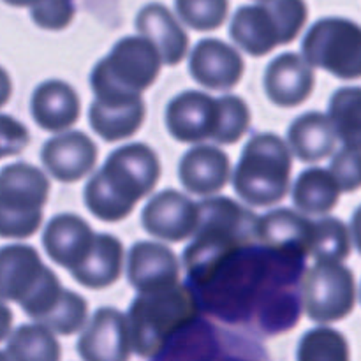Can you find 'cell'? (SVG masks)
I'll list each match as a JSON object with an SVG mask.
<instances>
[{
  "label": "cell",
  "instance_id": "cell-1",
  "mask_svg": "<svg viewBox=\"0 0 361 361\" xmlns=\"http://www.w3.org/2000/svg\"><path fill=\"white\" fill-rule=\"evenodd\" d=\"M161 178L157 154L145 143L120 147L85 185V204L104 222H120L133 214L140 200L155 189Z\"/></svg>",
  "mask_w": 361,
  "mask_h": 361
},
{
  "label": "cell",
  "instance_id": "cell-2",
  "mask_svg": "<svg viewBox=\"0 0 361 361\" xmlns=\"http://www.w3.org/2000/svg\"><path fill=\"white\" fill-rule=\"evenodd\" d=\"M200 224L194 242L183 252L187 275L196 288L245 247L259 242V217L229 197H212L200 203Z\"/></svg>",
  "mask_w": 361,
  "mask_h": 361
},
{
  "label": "cell",
  "instance_id": "cell-3",
  "mask_svg": "<svg viewBox=\"0 0 361 361\" xmlns=\"http://www.w3.org/2000/svg\"><path fill=\"white\" fill-rule=\"evenodd\" d=\"M200 300L189 286L176 284L155 293H140L129 310L133 351L154 358L176 334L200 317Z\"/></svg>",
  "mask_w": 361,
  "mask_h": 361
},
{
  "label": "cell",
  "instance_id": "cell-4",
  "mask_svg": "<svg viewBox=\"0 0 361 361\" xmlns=\"http://www.w3.org/2000/svg\"><path fill=\"white\" fill-rule=\"evenodd\" d=\"M291 152L274 133L256 134L243 147L233 185L236 194L252 207L281 203L291 182Z\"/></svg>",
  "mask_w": 361,
  "mask_h": 361
},
{
  "label": "cell",
  "instance_id": "cell-5",
  "mask_svg": "<svg viewBox=\"0 0 361 361\" xmlns=\"http://www.w3.org/2000/svg\"><path fill=\"white\" fill-rule=\"evenodd\" d=\"M162 63L161 53L150 39L127 35L94 67L92 90L97 99L141 95L155 83Z\"/></svg>",
  "mask_w": 361,
  "mask_h": 361
},
{
  "label": "cell",
  "instance_id": "cell-6",
  "mask_svg": "<svg viewBox=\"0 0 361 361\" xmlns=\"http://www.w3.org/2000/svg\"><path fill=\"white\" fill-rule=\"evenodd\" d=\"M49 182L44 173L27 162L9 164L0 173V233L4 238L23 240L42 222Z\"/></svg>",
  "mask_w": 361,
  "mask_h": 361
},
{
  "label": "cell",
  "instance_id": "cell-7",
  "mask_svg": "<svg viewBox=\"0 0 361 361\" xmlns=\"http://www.w3.org/2000/svg\"><path fill=\"white\" fill-rule=\"evenodd\" d=\"M152 361H270L259 344L219 330L197 317Z\"/></svg>",
  "mask_w": 361,
  "mask_h": 361
},
{
  "label": "cell",
  "instance_id": "cell-8",
  "mask_svg": "<svg viewBox=\"0 0 361 361\" xmlns=\"http://www.w3.org/2000/svg\"><path fill=\"white\" fill-rule=\"evenodd\" d=\"M302 51L312 67L341 80L361 78V27L345 18H323L305 34Z\"/></svg>",
  "mask_w": 361,
  "mask_h": 361
},
{
  "label": "cell",
  "instance_id": "cell-9",
  "mask_svg": "<svg viewBox=\"0 0 361 361\" xmlns=\"http://www.w3.org/2000/svg\"><path fill=\"white\" fill-rule=\"evenodd\" d=\"M307 316L316 323H335L353 312L356 303L355 275L341 261H316L302 284Z\"/></svg>",
  "mask_w": 361,
  "mask_h": 361
},
{
  "label": "cell",
  "instance_id": "cell-10",
  "mask_svg": "<svg viewBox=\"0 0 361 361\" xmlns=\"http://www.w3.org/2000/svg\"><path fill=\"white\" fill-rule=\"evenodd\" d=\"M221 97L187 90L171 99L166 109V127L176 141L201 143L217 137L221 129Z\"/></svg>",
  "mask_w": 361,
  "mask_h": 361
},
{
  "label": "cell",
  "instance_id": "cell-11",
  "mask_svg": "<svg viewBox=\"0 0 361 361\" xmlns=\"http://www.w3.org/2000/svg\"><path fill=\"white\" fill-rule=\"evenodd\" d=\"M200 203L175 189L155 194L141 212L145 231L164 242H183L196 233L200 224Z\"/></svg>",
  "mask_w": 361,
  "mask_h": 361
},
{
  "label": "cell",
  "instance_id": "cell-12",
  "mask_svg": "<svg viewBox=\"0 0 361 361\" xmlns=\"http://www.w3.org/2000/svg\"><path fill=\"white\" fill-rule=\"evenodd\" d=\"M133 351L129 317L118 309L102 307L95 310L85 326L78 353L83 361H129Z\"/></svg>",
  "mask_w": 361,
  "mask_h": 361
},
{
  "label": "cell",
  "instance_id": "cell-13",
  "mask_svg": "<svg viewBox=\"0 0 361 361\" xmlns=\"http://www.w3.org/2000/svg\"><path fill=\"white\" fill-rule=\"evenodd\" d=\"M190 76L210 90H229L242 81L245 62L233 46L221 39H201L189 59Z\"/></svg>",
  "mask_w": 361,
  "mask_h": 361
},
{
  "label": "cell",
  "instance_id": "cell-14",
  "mask_svg": "<svg viewBox=\"0 0 361 361\" xmlns=\"http://www.w3.org/2000/svg\"><path fill=\"white\" fill-rule=\"evenodd\" d=\"M316 221L291 208H277L259 217L257 238L264 247L303 259L312 254Z\"/></svg>",
  "mask_w": 361,
  "mask_h": 361
},
{
  "label": "cell",
  "instance_id": "cell-15",
  "mask_svg": "<svg viewBox=\"0 0 361 361\" xmlns=\"http://www.w3.org/2000/svg\"><path fill=\"white\" fill-rule=\"evenodd\" d=\"M180 263L169 247L137 242L127 256V279L140 293H155L178 284Z\"/></svg>",
  "mask_w": 361,
  "mask_h": 361
},
{
  "label": "cell",
  "instance_id": "cell-16",
  "mask_svg": "<svg viewBox=\"0 0 361 361\" xmlns=\"http://www.w3.org/2000/svg\"><path fill=\"white\" fill-rule=\"evenodd\" d=\"M41 161L53 178L63 183H74L94 169L97 162V147L85 133L71 130L42 145Z\"/></svg>",
  "mask_w": 361,
  "mask_h": 361
},
{
  "label": "cell",
  "instance_id": "cell-17",
  "mask_svg": "<svg viewBox=\"0 0 361 361\" xmlns=\"http://www.w3.org/2000/svg\"><path fill=\"white\" fill-rule=\"evenodd\" d=\"M314 87V67L293 51L279 55L264 71V92L274 104L282 108H295L305 102Z\"/></svg>",
  "mask_w": 361,
  "mask_h": 361
},
{
  "label": "cell",
  "instance_id": "cell-18",
  "mask_svg": "<svg viewBox=\"0 0 361 361\" xmlns=\"http://www.w3.org/2000/svg\"><path fill=\"white\" fill-rule=\"evenodd\" d=\"M95 235L87 221L74 214H60L46 224L42 245L59 267L73 270L85 261L94 245Z\"/></svg>",
  "mask_w": 361,
  "mask_h": 361
},
{
  "label": "cell",
  "instance_id": "cell-19",
  "mask_svg": "<svg viewBox=\"0 0 361 361\" xmlns=\"http://www.w3.org/2000/svg\"><path fill=\"white\" fill-rule=\"evenodd\" d=\"M178 175L180 182L189 192L212 196L228 185L231 178V162L221 148L197 145L182 157Z\"/></svg>",
  "mask_w": 361,
  "mask_h": 361
},
{
  "label": "cell",
  "instance_id": "cell-20",
  "mask_svg": "<svg viewBox=\"0 0 361 361\" xmlns=\"http://www.w3.org/2000/svg\"><path fill=\"white\" fill-rule=\"evenodd\" d=\"M147 118V104L141 95L97 99L88 109L90 126L108 143L134 136Z\"/></svg>",
  "mask_w": 361,
  "mask_h": 361
},
{
  "label": "cell",
  "instance_id": "cell-21",
  "mask_svg": "<svg viewBox=\"0 0 361 361\" xmlns=\"http://www.w3.org/2000/svg\"><path fill=\"white\" fill-rule=\"evenodd\" d=\"M81 102L76 90L62 80L42 81L30 99L34 122L49 133L69 129L80 118Z\"/></svg>",
  "mask_w": 361,
  "mask_h": 361
},
{
  "label": "cell",
  "instance_id": "cell-22",
  "mask_svg": "<svg viewBox=\"0 0 361 361\" xmlns=\"http://www.w3.org/2000/svg\"><path fill=\"white\" fill-rule=\"evenodd\" d=\"M229 34L250 56H264L282 44L281 30L268 2L240 7L231 20Z\"/></svg>",
  "mask_w": 361,
  "mask_h": 361
},
{
  "label": "cell",
  "instance_id": "cell-23",
  "mask_svg": "<svg viewBox=\"0 0 361 361\" xmlns=\"http://www.w3.org/2000/svg\"><path fill=\"white\" fill-rule=\"evenodd\" d=\"M136 28L157 46L166 66H178L189 51V35L162 4H148L137 13Z\"/></svg>",
  "mask_w": 361,
  "mask_h": 361
},
{
  "label": "cell",
  "instance_id": "cell-24",
  "mask_svg": "<svg viewBox=\"0 0 361 361\" xmlns=\"http://www.w3.org/2000/svg\"><path fill=\"white\" fill-rule=\"evenodd\" d=\"M4 300L21 303L37 289L49 268L30 245H7L0 254Z\"/></svg>",
  "mask_w": 361,
  "mask_h": 361
},
{
  "label": "cell",
  "instance_id": "cell-25",
  "mask_svg": "<svg viewBox=\"0 0 361 361\" xmlns=\"http://www.w3.org/2000/svg\"><path fill=\"white\" fill-rule=\"evenodd\" d=\"M122 242L116 236L101 233L95 235L94 245L83 263L69 271L78 284L90 289H104L118 281L122 275Z\"/></svg>",
  "mask_w": 361,
  "mask_h": 361
},
{
  "label": "cell",
  "instance_id": "cell-26",
  "mask_svg": "<svg viewBox=\"0 0 361 361\" xmlns=\"http://www.w3.org/2000/svg\"><path fill=\"white\" fill-rule=\"evenodd\" d=\"M293 154L303 162H317L330 157L337 145V130L330 116L309 111L298 116L288 130Z\"/></svg>",
  "mask_w": 361,
  "mask_h": 361
},
{
  "label": "cell",
  "instance_id": "cell-27",
  "mask_svg": "<svg viewBox=\"0 0 361 361\" xmlns=\"http://www.w3.org/2000/svg\"><path fill=\"white\" fill-rule=\"evenodd\" d=\"M341 185L334 173L323 168L305 169L293 185V203L309 215H324L335 208L341 197Z\"/></svg>",
  "mask_w": 361,
  "mask_h": 361
},
{
  "label": "cell",
  "instance_id": "cell-28",
  "mask_svg": "<svg viewBox=\"0 0 361 361\" xmlns=\"http://www.w3.org/2000/svg\"><path fill=\"white\" fill-rule=\"evenodd\" d=\"M9 361H60L59 341L46 324H21L11 334L4 351Z\"/></svg>",
  "mask_w": 361,
  "mask_h": 361
},
{
  "label": "cell",
  "instance_id": "cell-29",
  "mask_svg": "<svg viewBox=\"0 0 361 361\" xmlns=\"http://www.w3.org/2000/svg\"><path fill=\"white\" fill-rule=\"evenodd\" d=\"M330 118L342 143L361 147V87L338 88L331 95Z\"/></svg>",
  "mask_w": 361,
  "mask_h": 361
},
{
  "label": "cell",
  "instance_id": "cell-30",
  "mask_svg": "<svg viewBox=\"0 0 361 361\" xmlns=\"http://www.w3.org/2000/svg\"><path fill=\"white\" fill-rule=\"evenodd\" d=\"M296 361H351L349 344L334 328H314L300 341Z\"/></svg>",
  "mask_w": 361,
  "mask_h": 361
},
{
  "label": "cell",
  "instance_id": "cell-31",
  "mask_svg": "<svg viewBox=\"0 0 361 361\" xmlns=\"http://www.w3.org/2000/svg\"><path fill=\"white\" fill-rule=\"evenodd\" d=\"M351 254V235L341 219L324 217L316 221L312 254L316 261H344Z\"/></svg>",
  "mask_w": 361,
  "mask_h": 361
},
{
  "label": "cell",
  "instance_id": "cell-32",
  "mask_svg": "<svg viewBox=\"0 0 361 361\" xmlns=\"http://www.w3.org/2000/svg\"><path fill=\"white\" fill-rule=\"evenodd\" d=\"M87 316L88 303L85 302V298H81L78 293L63 289L59 303L41 321V324H46L59 335H73L78 334L85 326Z\"/></svg>",
  "mask_w": 361,
  "mask_h": 361
},
{
  "label": "cell",
  "instance_id": "cell-33",
  "mask_svg": "<svg viewBox=\"0 0 361 361\" xmlns=\"http://www.w3.org/2000/svg\"><path fill=\"white\" fill-rule=\"evenodd\" d=\"M180 20L200 32L215 30L226 21L229 0H175Z\"/></svg>",
  "mask_w": 361,
  "mask_h": 361
},
{
  "label": "cell",
  "instance_id": "cell-34",
  "mask_svg": "<svg viewBox=\"0 0 361 361\" xmlns=\"http://www.w3.org/2000/svg\"><path fill=\"white\" fill-rule=\"evenodd\" d=\"M221 129L215 141L221 145H233L247 133L250 126V109L242 97L222 95Z\"/></svg>",
  "mask_w": 361,
  "mask_h": 361
},
{
  "label": "cell",
  "instance_id": "cell-35",
  "mask_svg": "<svg viewBox=\"0 0 361 361\" xmlns=\"http://www.w3.org/2000/svg\"><path fill=\"white\" fill-rule=\"evenodd\" d=\"M268 4L281 30V42L289 44L298 37L309 16L305 0H268Z\"/></svg>",
  "mask_w": 361,
  "mask_h": 361
},
{
  "label": "cell",
  "instance_id": "cell-36",
  "mask_svg": "<svg viewBox=\"0 0 361 361\" xmlns=\"http://www.w3.org/2000/svg\"><path fill=\"white\" fill-rule=\"evenodd\" d=\"M330 171L334 173L344 192H353V190L360 189L361 147H358V145H344L331 159Z\"/></svg>",
  "mask_w": 361,
  "mask_h": 361
},
{
  "label": "cell",
  "instance_id": "cell-37",
  "mask_svg": "<svg viewBox=\"0 0 361 361\" xmlns=\"http://www.w3.org/2000/svg\"><path fill=\"white\" fill-rule=\"evenodd\" d=\"M74 0H39L30 7V16L37 27L46 30H63L74 18Z\"/></svg>",
  "mask_w": 361,
  "mask_h": 361
},
{
  "label": "cell",
  "instance_id": "cell-38",
  "mask_svg": "<svg viewBox=\"0 0 361 361\" xmlns=\"http://www.w3.org/2000/svg\"><path fill=\"white\" fill-rule=\"evenodd\" d=\"M30 141V134H28L27 127L14 120L13 116L4 115L2 116V152L4 157L9 155L21 154L25 147Z\"/></svg>",
  "mask_w": 361,
  "mask_h": 361
},
{
  "label": "cell",
  "instance_id": "cell-39",
  "mask_svg": "<svg viewBox=\"0 0 361 361\" xmlns=\"http://www.w3.org/2000/svg\"><path fill=\"white\" fill-rule=\"evenodd\" d=\"M351 233H353V240H355L356 249H358L360 254H361V204L358 208H356L355 214H353Z\"/></svg>",
  "mask_w": 361,
  "mask_h": 361
},
{
  "label": "cell",
  "instance_id": "cell-40",
  "mask_svg": "<svg viewBox=\"0 0 361 361\" xmlns=\"http://www.w3.org/2000/svg\"><path fill=\"white\" fill-rule=\"evenodd\" d=\"M7 4H11V6L14 7H28V6H35V4L39 2V0H6Z\"/></svg>",
  "mask_w": 361,
  "mask_h": 361
},
{
  "label": "cell",
  "instance_id": "cell-41",
  "mask_svg": "<svg viewBox=\"0 0 361 361\" xmlns=\"http://www.w3.org/2000/svg\"><path fill=\"white\" fill-rule=\"evenodd\" d=\"M9 321H11V312L7 307H4V330H2V337H7V328H9Z\"/></svg>",
  "mask_w": 361,
  "mask_h": 361
},
{
  "label": "cell",
  "instance_id": "cell-42",
  "mask_svg": "<svg viewBox=\"0 0 361 361\" xmlns=\"http://www.w3.org/2000/svg\"><path fill=\"white\" fill-rule=\"evenodd\" d=\"M2 361H9V358H7L6 353H2Z\"/></svg>",
  "mask_w": 361,
  "mask_h": 361
},
{
  "label": "cell",
  "instance_id": "cell-43",
  "mask_svg": "<svg viewBox=\"0 0 361 361\" xmlns=\"http://www.w3.org/2000/svg\"><path fill=\"white\" fill-rule=\"evenodd\" d=\"M263 2H268V0H263Z\"/></svg>",
  "mask_w": 361,
  "mask_h": 361
}]
</instances>
